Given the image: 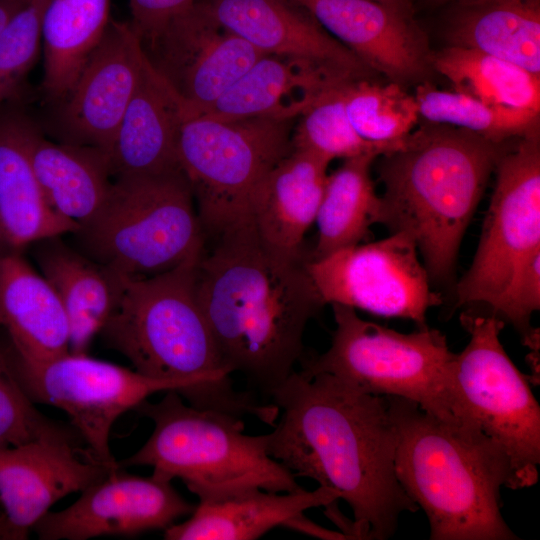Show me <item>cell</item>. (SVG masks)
<instances>
[{"label":"cell","mask_w":540,"mask_h":540,"mask_svg":"<svg viewBox=\"0 0 540 540\" xmlns=\"http://www.w3.org/2000/svg\"><path fill=\"white\" fill-rule=\"evenodd\" d=\"M279 409L268 452L295 477L329 488L353 513L356 539L392 537L418 506L394 469L395 429L387 399L339 378L294 370L270 394Z\"/></svg>","instance_id":"1"},{"label":"cell","mask_w":540,"mask_h":540,"mask_svg":"<svg viewBox=\"0 0 540 540\" xmlns=\"http://www.w3.org/2000/svg\"><path fill=\"white\" fill-rule=\"evenodd\" d=\"M196 293L226 370L270 396L301 359L307 323L324 305L301 261L260 242L250 214L215 235Z\"/></svg>","instance_id":"2"},{"label":"cell","mask_w":540,"mask_h":540,"mask_svg":"<svg viewBox=\"0 0 540 540\" xmlns=\"http://www.w3.org/2000/svg\"><path fill=\"white\" fill-rule=\"evenodd\" d=\"M404 145L382 155L384 185L379 223L406 232L424 258L430 279H450L463 235L508 142L430 123Z\"/></svg>","instance_id":"3"},{"label":"cell","mask_w":540,"mask_h":540,"mask_svg":"<svg viewBox=\"0 0 540 540\" xmlns=\"http://www.w3.org/2000/svg\"><path fill=\"white\" fill-rule=\"evenodd\" d=\"M201 255L154 276L126 277L100 334L139 373L184 384L188 404L269 423L273 406L237 392L222 363L196 293Z\"/></svg>","instance_id":"4"},{"label":"cell","mask_w":540,"mask_h":540,"mask_svg":"<svg viewBox=\"0 0 540 540\" xmlns=\"http://www.w3.org/2000/svg\"><path fill=\"white\" fill-rule=\"evenodd\" d=\"M385 397L395 429V475L425 512L430 539L518 540L501 514L500 489L512 488L503 451L478 430Z\"/></svg>","instance_id":"5"},{"label":"cell","mask_w":540,"mask_h":540,"mask_svg":"<svg viewBox=\"0 0 540 540\" xmlns=\"http://www.w3.org/2000/svg\"><path fill=\"white\" fill-rule=\"evenodd\" d=\"M135 410L152 420L145 444L121 462L150 466L152 475L179 478L199 500H211L248 489L291 492L296 477L268 452V437L244 433L242 417L188 404L176 390Z\"/></svg>","instance_id":"6"},{"label":"cell","mask_w":540,"mask_h":540,"mask_svg":"<svg viewBox=\"0 0 540 540\" xmlns=\"http://www.w3.org/2000/svg\"><path fill=\"white\" fill-rule=\"evenodd\" d=\"M331 306V345L305 360L301 372L328 373L364 393L407 399L446 423L478 430L458 394L456 354L443 333L427 326L402 333L360 318L351 307Z\"/></svg>","instance_id":"7"},{"label":"cell","mask_w":540,"mask_h":540,"mask_svg":"<svg viewBox=\"0 0 540 540\" xmlns=\"http://www.w3.org/2000/svg\"><path fill=\"white\" fill-rule=\"evenodd\" d=\"M73 234L82 253L129 278L167 272L205 249V232L180 166L113 179L102 207Z\"/></svg>","instance_id":"8"},{"label":"cell","mask_w":540,"mask_h":540,"mask_svg":"<svg viewBox=\"0 0 540 540\" xmlns=\"http://www.w3.org/2000/svg\"><path fill=\"white\" fill-rule=\"evenodd\" d=\"M297 119L215 120L181 106L177 162L187 177L205 234L217 235L249 214L261 180L293 150Z\"/></svg>","instance_id":"9"},{"label":"cell","mask_w":540,"mask_h":540,"mask_svg":"<svg viewBox=\"0 0 540 540\" xmlns=\"http://www.w3.org/2000/svg\"><path fill=\"white\" fill-rule=\"evenodd\" d=\"M469 342L453 362L462 405L478 430L506 455L512 488L535 485L540 465V406L500 341L504 321L494 314L462 313Z\"/></svg>","instance_id":"10"},{"label":"cell","mask_w":540,"mask_h":540,"mask_svg":"<svg viewBox=\"0 0 540 540\" xmlns=\"http://www.w3.org/2000/svg\"><path fill=\"white\" fill-rule=\"evenodd\" d=\"M472 264L456 287L457 304L482 303L498 317L511 287L540 254V133L518 139L499 160Z\"/></svg>","instance_id":"11"},{"label":"cell","mask_w":540,"mask_h":540,"mask_svg":"<svg viewBox=\"0 0 540 540\" xmlns=\"http://www.w3.org/2000/svg\"><path fill=\"white\" fill-rule=\"evenodd\" d=\"M16 368L30 399L67 413L88 446L86 457L110 470L119 467L109 445L114 422L155 393L176 390L181 395L186 389L180 382L149 377L87 353L67 352L38 362L16 359Z\"/></svg>","instance_id":"12"},{"label":"cell","mask_w":540,"mask_h":540,"mask_svg":"<svg viewBox=\"0 0 540 540\" xmlns=\"http://www.w3.org/2000/svg\"><path fill=\"white\" fill-rule=\"evenodd\" d=\"M323 304H340L374 315L408 319L419 328L441 304L406 232L337 250L304 263Z\"/></svg>","instance_id":"13"},{"label":"cell","mask_w":540,"mask_h":540,"mask_svg":"<svg viewBox=\"0 0 540 540\" xmlns=\"http://www.w3.org/2000/svg\"><path fill=\"white\" fill-rule=\"evenodd\" d=\"M141 45L189 113L207 107L267 55L221 26L195 2Z\"/></svg>","instance_id":"14"},{"label":"cell","mask_w":540,"mask_h":540,"mask_svg":"<svg viewBox=\"0 0 540 540\" xmlns=\"http://www.w3.org/2000/svg\"><path fill=\"white\" fill-rule=\"evenodd\" d=\"M194 508L171 481L131 475L118 467L81 491L69 507L49 511L33 531L41 540L133 536L165 530Z\"/></svg>","instance_id":"15"},{"label":"cell","mask_w":540,"mask_h":540,"mask_svg":"<svg viewBox=\"0 0 540 540\" xmlns=\"http://www.w3.org/2000/svg\"><path fill=\"white\" fill-rule=\"evenodd\" d=\"M144 58L130 23L110 18L71 89L58 103L62 142L93 147L108 156Z\"/></svg>","instance_id":"16"},{"label":"cell","mask_w":540,"mask_h":540,"mask_svg":"<svg viewBox=\"0 0 540 540\" xmlns=\"http://www.w3.org/2000/svg\"><path fill=\"white\" fill-rule=\"evenodd\" d=\"M79 452L74 435L0 450V540H26L57 501L110 471Z\"/></svg>","instance_id":"17"},{"label":"cell","mask_w":540,"mask_h":540,"mask_svg":"<svg viewBox=\"0 0 540 540\" xmlns=\"http://www.w3.org/2000/svg\"><path fill=\"white\" fill-rule=\"evenodd\" d=\"M374 73L391 82L420 81L432 52L409 12L373 0H296Z\"/></svg>","instance_id":"18"},{"label":"cell","mask_w":540,"mask_h":540,"mask_svg":"<svg viewBox=\"0 0 540 540\" xmlns=\"http://www.w3.org/2000/svg\"><path fill=\"white\" fill-rule=\"evenodd\" d=\"M195 4L265 54L309 61L354 79L374 74L296 0H195Z\"/></svg>","instance_id":"19"},{"label":"cell","mask_w":540,"mask_h":540,"mask_svg":"<svg viewBox=\"0 0 540 540\" xmlns=\"http://www.w3.org/2000/svg\"><path fill=\"white\" fill-rule=\"evenodd\" d=\"M330 162L293 149L258 184L249 214L258 238L273 256L301 261L304 236L315 223Z\"/></svg>","instance_id":"20"},{"label":"cell","mask_w":540,"mask_h":540,"mask_svg":"<svg viewBox=\"0 0 540 540\" xmlns=\"http://www.w3.org/2000/svg\"><path fill=\"white\" fill-rule=\"evenodd\" d=\"M181 102L146 54L134 94L114 136L108 161L112 179L178 167L176 141Z\"/></svg>","instance_id":"21"},{"label":"cell","mask_w":540,"mask_h":540,"mask_svg":"<svg viewBox=\"0 0 540 540\" xmlns=\"http://www.w3.org/2000/svg\"><path fill=\"white\" fill-rule=\"evenodd\" d=\"M344 79L354 78L309 61L267 54L207 107L196 113L182 110L222 121L265 116L297 119L323 89Z\"/></svg>","instance_id":"22"},{"label":"cell","mask_w":540,"mask_h":540,"mask_svg":"<svg viewBox=\"0 0 540 540\" xmlns=\"http://www.w3.org/2000/svg\"><path fill=\"white\" fill-rule=\"evenodd\" d=\"M61 237L33 244L34 257L65 310L69 352L87 353L116 308L126 277L68 246Z\"/></svg>","instance_id":"23"},{"label":"cell","mask_w":540,"mask_h":540,"mask_svg":"<svg viewBox=\"0 0 540 540\" xmlns=\"http://www.w3.org/2000/svg\"><path fill=\"white\" fill-rule=\"evenodd\" d=\"M0 328L20 362L69 352V324L60 299L22 252L0 254Z\"/></svg>","instance_id":"24"},{"label":"cell","mask_w":540,"mask_h":540,"mask_svg":"<svg viewBox=\"0 0 540 540\" xmlns=\"http://www.w3.org/2000/svg\"><path fill=\"white\" fill-rule=\"evenodd\" d=\"M27 118L0 113V254L23 252L79 226L54 212L34 175L28 150Z\"/></svg>","instance_id":"25"},{"label":"cell","mask_w":540,"mask_h":540,"mask_svg":"<svg viewBox=\"0 0 540 540\" xmlns=\"http://www.w3.org/2000/svg\"><path fill=\"white\" fill-rule=\"evenodd\" d=\"M338 494L322 486L273 492L253 488L211 500H199L190 517L164 530L166 540H255L314 507H327Z\"/></svg>","instance_id":"26"},{"label":"cell","mask_w":540,"mask_h":540,"mask_svg":"<svg viewBox=\"0 0 540 540\" xmlns=\"http://www.w3.org/2000/svg\"><path fill=\"white\" fill-rule=\"evenodd\" d=\"M27 150L51 209L79 228L87 224L102 207L112 185L107 155L89 146L49 141L32 123Z\"/></svg>","instance_id":"27"},{"label":"cell","mask_w":540,"mask_h":540,"mask_svg":"<svg viewBox=\"0 0 540 540\" xmlns=\"http://www.w3.org/2000/svg\"><path fill=\"white\" fill-rule=\"evenodd\" d=\"M448 39L540 75V0H459Z\"/></svg>","instance_id":"28"},{"label":"cell","mask_w":540,"mask_h":540,"mask_svg":"<svg viewBox=\"0 0 540 540\" xmlns=\"http://www.w3.org/2000/svg\"><path fill=\"white\" fill-rule=\"evenodd\" d=\"M111 0H49L42 20L43 89L59 103L110 21Z\"/></svg>","instance_id":"29"},{"label":"cell","mask_w":540,"mask_h":540,"mask_svg":"<svg viewBox=\"0 0 540 540\" xmlns=\"http://www.w3.org/2000/svg\"><path fill=\"white\" fill-rule=\"evenodd\" d=\"M377 157L368 153L346 159L328 175L315 219L318 236L311 259L362 243L370 227L379 223L381 196L371 177Z\"/></svg>","instance_id":"30"},{"label":"cell","mask_w":540,"mask_h":540,"mask_svg":"<svg viewBox=\"0 0 540 540\" xmlns=\"http://www.w3.org/2000/svg\"><path fill=\"white\" fill-rule=\"evenodd\" d=\"M454 91L485 103L540 113V75L493 55L455 45L431 55Z\"/></svg>","instance_id":"31"},{"label":"cell","mask_w":540,"mask_h":540,"mask_svg":"<svg viewBox=\"0 0 540 540\" xmlns=\"http://www.w3.org/2000/svg\"><path fill=\"white\" fill-rule=\"evenodd\" d=\"M347 116L356 133L384 152L400 149L418 124L414 95L404 86L381 84L371 78L349 80L344 87Z\"/></svg>","instance_id":"32"},{"label":"cell","mask_w":540,"mask_h":540,"mask_svg":"<svg viewBox=\"0 0 540 540\" xmlns=\"http://www.w3.org/2000/svg\"><path fill=\"white\" fill-rule=\"evenodd\" d=\"M420 117L430 123L473 132L494 142H508L539 131L540 113L492 105L424 81L414 95Z\"/></svg>","instance_id":"33"},{"label":"cell","mask_w":540,"mask_h":540,"mask_svg":"<svg viewBox=\"0 0 540 540\" xmlns=\"http://www.w3.org/2000/svg\"><path fill=\"white\" fill-rule=\"evenodd\" d=\"M349 80L327 86L301 113L293 130V149L311 152L329 162L368 153L384 154L381 148L362 139L349 121L344 100Z\"/></svg>","instance_id":"34"},{"label":"cell","mask_w":540,"mask_h":540,"mask_svg":"<svg viewBox=\"0 0 540 540\" xmlns=\"http://www.w3.org/2000/svg\"><path fill=\"white\" fill-rule=\"evenodd\" d=\"M68 435L73 433L35 408L20 382L14 349L0 328V450Z\"/></svg>","instance_id":"35"},{"label":"cell","mask_w":540,"mask_h":540,"mask_svg":"<svg viewBox=\"0 0 540 540\" xmlns=\"http://www.w3.org/2000/svg\"><path fill=\"white\" fill-rule=\"evenodd\" d=\"M48 1L24 0L0 32V110L18 94L37 58Z\"/></svg>","instance_id":"36"},{"label":"cell","mask_w":540,"mask_h":540,"mask_svg":"<svg viewBox=\"0 0 540 540\" xmlns=\"http://www.w3.org/2000/svg\"><path fill=\"white\" fill-rule=\"evenodd\" d=\"M194 2L195 0H130V25L141 44H144Z\"/></svg>","instance_id":"37"},{"label":"cell","mask_w":540,"mask_h":540,"mask_svg":"<svg viewBox=\"0 0 540 540\" xmlns=\"http://www.w3.org/2000/svg\"><path fill=\"white\" fill-rule=\"evenodd\" d=\"M283 527H287L300 533L324 540L349 539V537L341 531L328 530L322 526L317 525L316 523L308 519L304 515V513H301L291 518L284 524Z\"/></svg>","instance_id":"38"},{"label":"cell","mask_w":540,"mask_h":540,"mask_svg":"<svg viewBox=\"0 0 540 540\" xmlns=\"http://www.w3.org/2000/svg\"><path fill=\"white\" fill-rule=\"evenodd\" d=\"M373 1H377L380 3L386 4L388 6L410 13L409 6L405 0H373Z\"/></svg>","instance_id":"39"}]
</instances>
